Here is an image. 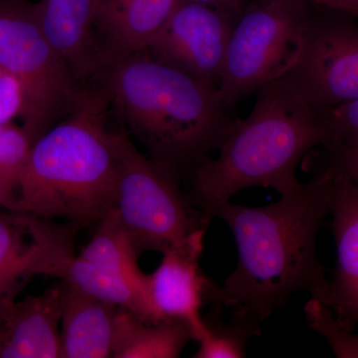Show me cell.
Listing matches in <instances>:
<instances>
[{
    "label": "cell",
    "mask_w": 358,
    "mask_h": 358,
    "mask_svg": "<svg viewBox=\"0 0 358 358\" xmlns=\"http://www.w3.org/2000/svg\"><path fill=\"white\" fill-rule=\"evenodd\" d=\"M331 145H357L358 100L320 113ZM327 147V145H326Z\"/></svg>",
    "instance_id": "603a6c76"
},
{
    "label": "cell",
    "mask_w": 358,
    "mask_h": 358,
    "mask_svg": "<svg viewBox=\"0 0 358 358\" xmlns=\"http://www.w3.org/2000/svg\"><path fill=\"white\" fill-rule=\"evenodd\" d=\"M226 1L229 4L230 8L232 9L233 13L237 14L239 13L244 0H226Z\"/></svg>",
    "instance_id": "83f0119b"
},
{
    "label": "cell",
    "mask_w": 358,
    "mask_h": 358,
    "mask_svg": "<svg viewBox=\"0 0 358 358\" xmlns=\"http://www.w3.org/2000/svg\"><path fill=\"white\" fill-rule=\"evenodd\" d=\"M109 94L85 92L76 109L33 143L18 212L99 223L114 208L120 138L107 124Z\"/></svg>",
    "instance_id": "3957f363"
},
{
    "label": "cell",
    "mask_w": 358,
    "mask_h": 358,
    "mask_svg": "<svg viewBox=\"0 0 358 358\" xmlns=\"http://www.w3.org/2000/svg\"><path fill=\"white\" fill-rule=\"evenodd\" d=\"M329 136L322 115L282 78L258 90L253 110L231 122L218 143V155L193 169L190 203L209 218L240 190L274 188L281 195L300 187L296 167Z\"/></svg>",
    "instance_id": "7a4b0ae2"
},
{
    "label": "cell",
    "mask_w": 358,
    "mask_h": 358,
    "mask_svg": "<svg viewBox=\"0 0 358 358\" xmlns=\"http://www.w3.org/2000/svg\"><path fill=\"white\" fill-rule=\"evenodd\" d=\"M112 211L138 255L185 246L212 220L183 196L178 176L143 157L122 133Z\"/></svg>",
    "instance_id": "8992f818"
},
{
    "label": "cell",
    "mask_w": 358,
    "mask_h": 358,
    "mask_svg": "<svg viewBox=\"0 0 358 358\" xmlns=\"http://www.w3.org/2000/svg\"><path fill=\"white\" fill-rule=\"evenodd\" d=\"M231 16L192 0H180L148 45L152 58L218 90L229 41Z\"/></svg>",
    "instance_id": "9c48e42d"
},
{
    "label": "cell",
    "mask_w": 358,
    "mask_h": 358,
    "mask_svg": "<svg viewBox=\"0 0 358 358\" xmlns=\"http://www.w3.org/2000/svg\"><path fill=\"white\" fill-rule=\"evenodd\" d=\"M34 141L23 127L0 124V208L18 212L21 180Z\"/></svg>",
    "instance_id": "ffe728a7"
},
{
    "label": "cell",
    "mask_w": 358,
    "mask_h": 358,
    "mask_svg": "<svg viewBox=\"0 0 358 358\" xmlns=\"http://www.w3.org/2000/svg\"><path fill=\"white\" fill-rule=\"evenodd\" d=\"M303 310L308 326L327 339L336 357L358 358V334L341 324L331 307L312 298Z\"/></svg>",
    "instance_id": "7402d4cb"
},
{
    "label": "cell",
    "mask_w": 358,
    "mask_h": 358,
    "mask_svg": "<svg viewBox=\"0 0 358 358\" xmlns=\"http://www.w3.org/2000/svg\"><path fill=\"white\" fill-rule=\"evenodd\" d=\"M180 0H96L95 25L117 59L147 50Z\"/></svg>",
    "instance_id": "e0dca14e"
},
{
    "label": "cell",
    "mask_w": 358,
    "mask_h": 358,
    "mask_svg": "<svg viewBox=\"0 0 358 358\" xmlns=\"http://www.w3.org/2000/svg\"><path fill=\"white\" fill-rule=\"evenodd\" d=\"M79 255L103 270L124 278L145 296L148 303V274L141 270L138 264L140 255L114 212L99 222L95 234Z\"/></svg>",
    "instance_id": "d6986e66"
},
{
    "label": "cell",
    "mask_w": 358,
    "mask_h": 358,
    "mask_svg": "<svg viewBox=\"0 0 358 358\" xmlns=\"http://www.w3.org/2000/svg\"><path fill=\"white\" fill-rule=\"evenodd\" d=\"M62 285L15 301L3 320L0 358L63 357L61 338Z\"/></svg>",
    "instance_id": "4fadbf2b"
},
{
    "label": "cell",
    "mask_w": 358,
    "mask_h": 358,
    "mask_svg": "<svg viewBox=\"0 0 358 358\" xmlns=\"http://www.w3.org/2000/svg\"><path fill=\"white\" fill-rule=\"evenodd\" d=\"M308 0H261L231 29L218 93L231 107L281 79L301 57L310 23Z\"/></svg>",
    "instance_id": "52a82bcc"
},
{
    "label": "cell",
    "mask_w": 358,
    "mask_h": 358,
    "mask_svg": "<svg viewBox=\"0 0 358 358\" xmlns=\"http://www.w3.org/2000/svg\"><path fill=\"white\" fill-rule=\"evenodd\" d=\"M25 93L22 84L10 71L0 65V124L22 117Z\"/></svg>",
    "instance_id": "cb8c5ba5"
},
{
    "label": "cell",
    "mask_w": 358,
    "mask_h": 358,
    "mask_svg": "<svg viewBox=\"0 0 358 358\" xmlns=\"http://www.w3.org/2000/svg\"><path fill=\"white\" fill-rule=\"evenodd\" d=\"M282 79L320 113L358 100V27L310 20L301 57Z\"/></svg>",
    "instance_id": "ba28073f"
},
{
    "label": "cell",
    "mask_w": 358,
    "mask_h": 358,
    "mask_svg": "<svg viewBox=\"0 0 358 358\" xmlns=\"http://www.w3.org/2000/svg\"><path fill=\"white\" fill-rule=\"evenodd\" d=\"M205 233L200 230L185 246L162 253V262L148 274V303L155 322L182 320L192 329L193 341L203 331L201 308L211 303L216 287L200 268Z\"/></svg>",
    "instance_id": "30bf717a"
},
{
    "label": "cell",
    "mask_w": 358,
    "mask_h": 358,
    "mask_svg": "<svg viewBox=\"0 0 358 358\" xmlns=\"http://www.w3.org/2000/svg\"><path fill=\"white\" fill-rule=\"evenodd\" d=\"M348 13L352 14V15L357 16L358 17V7L357 8L352 9V10L348 11Z\"/></svg>",
    "instance_id": "f546056e"
},
{
    "label": "cell",
    "mask_w": 358,
    "mask_h": 358,
    "mask_svg": "<svg viewBox=\"0 0 358 358\" xmlns=\"http://www.w3.org/2000/svg\"><path fill=\"white\" fill-rule=\"evenodd\" d=\"M333 171L317 166L310 180L275 203L247 207L226 202L214 212L236 241V268L216 286L211 303L262 324L299 292L331 307V281L317 255L329 214Z\"/></svg>",
    "instance_id": "6da1fadb"
},
{
    "label": "cell",
    "mask_w": 358,
    "mask_h": 358,
    "mask_svg": "<svg viewBox=\"0 0 358 358\" xmlns=\"http://www.w3.org/2000/svg\"><path fill=\"white\" fill-rule=\"evenodd\" d=\"M193 341L192 329L179 320L150 322L131 310L117 308L112 357L176 358Z\"/></svg>",
    "instance_id": "ac0fdd59"
},
{
    "label": "cell",
    "mask_w": 358,
    "mask_h": 358,
    "mask_svg": "<svg viewBox=\"0 0 358 358\" xmlns=\"http://www.w3.org/2000/svg\"><path fill=\"white\" fill-rule=\"evenodd\" d=\"M0 65L22 84L25 109L21 120L34 141L83 98L79 80L45 36L37 3L0 0Z\"/></svg>",
    "instance_id": "5b68a950"
},
{
    "label": "cell",
    "mask_w": 358,
    "mask_h": 358,
    "mask_svg": "<svg viewBox=\"0 0 358 358\" xmlns=\"http://www.w3.org/2000/svg\"><path fill=\"white\" fill-rule=\"evenodd\" d=\"M43 248V219L0 211V324L20 289L38 275Z\"/></svg>",
    "instance_id": "9a60e30c"
},
{
    "label": "cell",
    "mask_w": 358,
    "mask_h": 358,
    "mask_svg": "<svg viewBox=\"0 0 358 358\" xmlns=\"http://www.w3.org/2000/svg\"><path fill=\"white\" fill-rule=\"evenodd\" d=\"M108 94L152 159L176 176L217 148L231 124L217 89L150 56L117 59Z\"/></svg>",
    "instance_id": "277c9868"
},
{
    "label": "cell",
    "mask_w": 358,
    "mask_h": 358,
    "mask_svg": "<svg viewBox=\"0 0 358 358\" xmlns=\"http://www.w3.org/2000/svg\"><path fill=\"white\" fill-rule=\"evenodd\" d=\"M62 285L63 358L112 357L117 306Z\"/></svg>",
    "instance_id": "2e32d148"
},
{
    "label": "cell",
    "mask_w": 358,
    "mask_h": 358,
    "mask_svg": "<svg viewBox=\"0 0 358 358\" xmlns=\"http://www.w3.org/2000/svg\"><path fill=\"white\" fill-rule=\"evenodd\" d=\"M203 331L197 338L199 348L195 358H241L246 357L247 343L261 336V324L232 315L229 322L214 315L205 320Z\"/></svg>",
    "instance_id": "44dd1931"
},
{
    "label": "cell",
    "mask_w": 358,
    "mask_h": 358,
    "mask_svg": "<svg viewBox=\"0 0 358 358\" xmlns=\"http://www.w3.org/2000/svg\"><path fill=\"white\" fill-rule=\"evenodd\" d=\"M331 171L329 214L338 259L331 281V308L341 324L355 331L358 324V186Z\"/></svg>",
    "instance_id": "7c38bea8"
},
{
    "label": "cell",
    "mask_w": 358,
    "mask_h": 358,
    "mask_svg": "<svg viewBox=\"0 0 358 358\" xmlns=\"http://www.w3.org/2000/svg\"><path fill=\"white\" fill-rule=\"evenodd\" d=\"M192 1L199 2V3L219 9V10L223 11V13L229 14L231 17L235 15V13H233L232 9L230 8L229 4L227 3L226 0H192Z\"/></svg>",
    "instance_id": "4316f807"
},
{
    "label": "cell",
    "mask_w": 358,
    "mask_h": 358,
    "mask_svg": "<svg viewBox=\"0 0 358 358\" xmlns=\"http://www.w3.org/2000/svg\"><path fill=\"white\" fill-rule=\"evenodd\" d=\"M308 1L324 4V6L331 7V8L345 11L346 13L358 7V0H308Z\"/></svg>",
    "instance_id": "484cf974"
},
{
    "label": "cell",
    "mask_w": 358,
    "mask_h": 358,
    "mask_svg": "<svg viewBox=\"0 0 358 358\" xmlns=\"http://www.w3.org/2000/svg\"><path fill=\"white\" fill-rule=\"evenodd\" d=\"M37 10L45 36L75 77L94 74L101 60L93 37L96 0H41Z\"/></svg>",
    "instance_id": "5bb4252c"
},
{
    "label": "cell",
    "mask_w": 358,
    "mask_h": 358,
    "mask_svg": "<svg viewBox=\"0 0 358 358\" xmlns=\"http://www.w3.org/2000/svg\"><path fill=\"white\" fill-rule=\"evenodd\" d=\"M322 148L324 157L317 166L329 167L358 186V143L331 145Z\"/></svg>",
    "instance_id": "d4e9b609"
},
{
    "label": "cell",
    "mask_w": 358,
    "mask_h": 358,
    "mask_svg": "<svg viewBox=\"0 0 358 358\" xmlns=\"http://www.w3.org/2000/svg\"><path fill=\"white\" fill-rule=\"evenodd\" d=\"M4 345V327L3 322L0 324V355H1L2 348Z\"/></svg>",
    "instance_id": "f1b7e54d"
},
{
    "label": "cell",
    "mask_w": 358,
    "mask_h": 358,
    "mask_svg": "<svg viewBox=\"0 0 358 358\" xmlns=\"http://www.w3.org/2000/svg\"><path fill=\"white\" fill-rule=\"evenodd\" d=\"M44 250L38 275H50L90 296L131 310L145 322H155L147 299L124 278L75 255L71 234L46 221Z\"/></svg>",
    "instance_id": "8fae6325"
}]
</instances>
